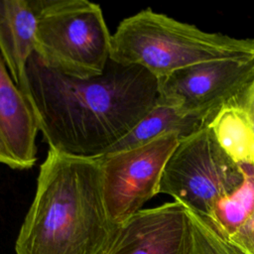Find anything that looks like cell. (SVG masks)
<instances>
[{"label":"cell","instance_id":"6da1fadb","mask_svg":"<svg viewBox=\"0 0 254 254\" xmlns=\"http://www.w3.org/2000/svg\"><path fill=\"white\" fill-rule=\"evenodd\" d=\"M26 87L50 149L87 159L106 154L159 99L158 77L110 59L100 75L77 78L47 66L34 53Z\"/></svg>","mask_w":254,"mask_h":254},{"label":"cell","instance_id":"7a4b0ae2","mask_svg":"<svg viewBox=\"0 0 254 254\" xmlns=\"http://www.w3.org/2000/svg\"><path fill=\"white\" fill-rule=\"evenodd\" d=\"M116 226L105 208L97 159L49 148L16 254H101Z\"/></svg>","mask_w":254,"mask_h":254},{"label":"cell","instance_id":"3957f363","mask_svg":"<svg viewBox=\"0 0 254 254\" xmlns=\"http://www.w3.org/2000/svg\"><path fill=\"white\" fill-rule=\"evenodd\" d=\"M254 57V40L204 32L150 8L123 19L111 35L110 60L158 78L200 63Z\"/></svg>","mask_w":254,"mask_h":254},{"label":"cell","instance_id":"277c9868","mask_svg":"<svg viewBox=\"0 0 254 254\" xmlns=\"http://www.w3.org/2000/svg\"><path fill=\"white\" fill-rule=\"evenodd\" d=\"M111 35L99 5L87 0H38L35 54L64 74L100 75L110 59Z\"/></svg>","mask_w":254,"mask_h":254},{"label":"cell","instance_id":"5b68a950","mask_svg":"<svg viewBox=\"0 0 254 254\" xmlns=\"http://www.w3.org/2000/svg\"><path fill=\"white\" fill-rule=\"evenodd\" d=\"M243 181L242 166L222 150L206 125L179 141L164 167L159 193L171 195L207 219L216 202L236 190Z\"/></svg>","mask_w":254,"mask_h":254},{"label":"cell","instance_id":"8992f818","mask_svg":"<svg viewBox=\"0 0 254 254\" xmlns=\"http://www.w3.org/2000/svg\"><path fill=\"white\" fill-rule=\"evenodd\" d=\"M159 79V100L207 124L222 108L246 106L254 88V57L205 62Z\"/></svg>","mask_w":254,"mask_h":254},{"label":"cell","instance_id":"52a82bcc","mask_svg":"<svg viewBox=\"0 0 254 254\" xmlns=\"http://www.w3.org/2000/svg\"><path fill=\"white\" fill-rule=\"evenodd\" d=\"M179 141L178 135L168 134L96 158L105 208L114 225L123 223L159 193L164 167Z\"/></svg>","mask_w":254,"mask_h":254},{"label":"cell","instance_id":"ba28073f","mask_svg":"<svg viewBox=\"0 0 254 254\" xmlns=\"http://www.w3.org/2000/svg\"><path fill=\"white\" fill-rule=\"evenodd\" d=\"M101 254H195L188 208L175 200L139 210L116 226Z\"/></svg>","mask_w":254,"mask_h":254},{"label":"cell","instance_id":"9c48e42d","mask_svg":"<svg viewBox=\"0 0 254 254\" xmlns=\"http://www.w3.org/2000/svg\"><path fill=\"white\" fill-rule=\"evenodd\" d=\"M39 131L34 108L14 82L0 54V164L13 170L33 168Z\"/></svg>","mask_w":254,"mask_h":254},{"label":"cell","instance_id":"30bf717a","mask_svg":"<svg viewBox=\"0 0 254 254\" xmlns=\"http://www.w3.org/2000/svg\"><path fill=\"white\" fill-rule=\"evenodd\" d=\"M37 22L38 0H0V54L26 95V67L35 53Z\"/></svg>","mask_w":254,"mask_h":254},{"label":"cell","instance_id":"8fae6325","mask_svg":"<svg viewBox=\"0 0 254 254\" xmlns=\"http://www.w3.org/2000/svg\"><path fill=\"white\" fill-rule=\"evenodd\" d=\"M206 125L203 119L186 114L178 107L158 99L150 112L107 153L139 147L168 134H176L181 140L201 130Z\"/></svg>","mask_w":254,"mask_h":254},{"label":"cell","instance_id":"7c38bea8","mask_svg":"<svg viewBox=\"0 0 254 254\" xmlns=\"http://www.w3.org/2000/svg\"><path fill=\"white\" fill-rule=\"evenodd\" d=\"M222 150L238 165H254V131L247 105L220 109L207 124Z\"/></svg>","mask_w":254,"mask_h":254},{"label":"cell","instance_id":"4fadbf2b","mask_svg":"<svg viewBox=\"0 0 254 254\" xmlns=\"http://www.w3.org/2000/svg\"><path fill=\"white\" fill-rule=\"evenodd\" d=\"M244 171L242 185L221 197L205 219L225 240L234 235L254 212V165H241ZM204 219V218H203Z\"/></svg>","mask_w":254,"mask_h":254},{"label":"cell","instance_id":"5bb4252c","mask_svg":"<svg viewBox=\"0 0 254 254\" xmlns=\"http://www.w3.org/2000/svg\"><path fill=\"white\" fill-rule=\"evenodd\" d=\"M189 213L192 223L195 254H240L205 219L190 210Z\"/></svg>","mask_w":254,"mask_h":254},{"label":"cell","instance_id":"9a60e30c","mask_svg":"<svg viewBox=\"0 0 254 254\" xmlns=\"http://www.w3.org/2000/svg\"><path fill=\"white\" fill-rule=\"evenodd\" d=\"M226 241L240 254H254V212L244 225Z\"/></svg>","mask_w":254,"mask_h":254},{"label":"cell","instance_id":"2e32d148","mask_svg":"<svg viewBox=\"0 0 254 254\" xmlns=\"http://www.w3.org/2000/svg\"><path fill=\"white\" fill-rule=\"evenodd\" d=\"M250 100H251V103L254 105V88H253V91H252V94H251V98H250Z\"/></svg>","mask_w":254,"mask_h":254}]
</instances>
